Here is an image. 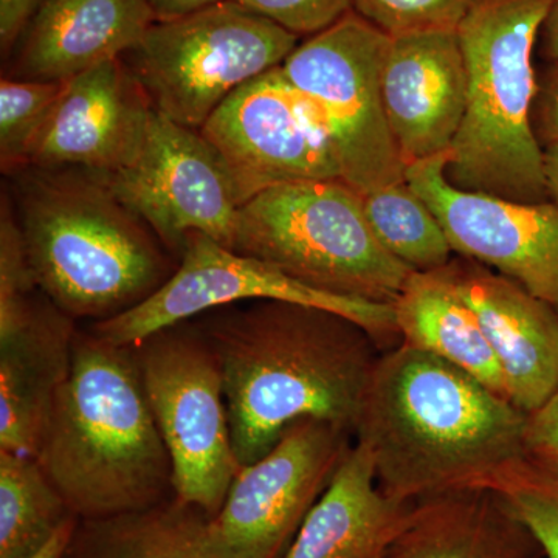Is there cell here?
Returning <instances> with one entry per match:
<instances>
[{"label":"cell","mask_w":558,"mask_h":558,"mask_svg":"<svg viewBox=\"0 0 558 558\" xmlns=\"http://www.w3.org/2000/svg\"><path fill=\"white\" fill-rule=\"evenodd\" d=\"M529 414L446 360L409 344L381 352L355 442L368 449L381 492L418 501L458 490L508 495L539 462Z\"/></svg>","instance_id":"obj_1"},{"label":"cell","mask_w":558,"mask_h":558,"mask_svg":"<svg viewBox=\"0 0 558 558\" xmlns=\"http://www.w3.org/2000/svg\"><path fill=\"white\" fill-rule=\"evenodd\" d=\"M222 373L241 468L293 424L330 422L354 436L381 349L354 319L307 304L245 301L193 318Z\"/></svg>","instance_id":"obj_2"},{"label":"cell","mask_w":558,"mask_h":558,"mask_svg":"<svg viewBox=\"0 0 558 558\" xmlns=\"http://www.w3.org/2000/svg\"><path fill=\"white\" fill-rule=\"evenodd\" d=\"M36 459L80 520L138 512L174 497L170 453L134 347L76 330L72 369Z\"/></svg>","instance_id":"obj_3"},{"label":"cell","mask_w":558,"mask_h":558,"mask_svg":"<svg viewBox=\"0 0 558 558\" xmlns=\"http://www.w3.org/2000/svg\"><path fill=\"white\" fill-rule=\"evenodd\" d=\"M10 179L33 278L75 322L124 314L178 270L170 250L101 180L39 168Z\"/></svg>","instance_id":"obj_4"},{"label":"cell","mask_w":558,"mask_h":558,"mask_svg":"<svg viewBox=\"0 0 558 558\" xmlns=\"http://www.w3.org/2000/svg\"><path fill=\"white\" fill-rule=\"evenodd\" d=\"M554 0H475L458 27L468 70L464 119L449 149L451 185L499 199L549 202L534 130L538 36Z\"/></svg>","instance_id":"obj_5"},{"label":"cell","mask_w":558,"mask_h":558,"mask_svg":"<svg viewBox=\"0 0 558 558\" xmlns=\"http://www.w3.org/2000/svg\"><path fill=\"white\" fill-rule=\"evenodd\" d=\"M233 252L318 292L376 304H395L413 274L377 241L362 194L341 179L286 183L242 204Z\"/></svg>","instance_id":"obj_6"},{"label":"cell","mask_w":558,"mask_h":558,"mask_svg":"<svg viewBox=\"0 0 558 558\" xmlns=\"http://www.w3.org/2000/svg\"><path fill=\"white\" fill-rule=\"evenodd\" d=\"M300 36L222 0L156 21L120 60L156 112L201 131L234 90L279 68Z\"/></svg>","instance_id":"obj_7"},{"label":"cell","mask_w":558,"mask_h":558,"mask_svg":"<svg viewBox=\"0 0 558 558\" xmlns=\"http://www.w3.org/2000/svg\"><path fill=\"white\" fill-rule=\"evenodd\" d=\"M389 36L351 11L299 44L281 72L328 135L341 180L368 193L405 182L381 100Z\"/></svg>","instance_id":"obj_8"},{"label":"cell","mask_w":558,"mask_h":558,"mask_svg":"<svg viewBox=\"0 0 558 558\" xmlns=\"http://www.w3.org/2000/svg\"><path fill=\"white\" fill-rule=\"evenodd\" d=\"M132 347L170 453L174 495L215 519L241 470L218 359L193 319L157 330Z\"/></svg>","instance_id":"obj_9"},{"label":"cell","mask_w":558,"mask_h":558,"mask_svg":"<svg viewBox=\"0 0 558 558\" xmlns=\"http://www.w3.org/2000/svg\"><path fill=\"white\" fill-rule=\"evenodd\" d=\"M258 300L337 312L368 330L381 352L402 343L392 304L318 292L269 264L223 247L202 233L186 238L178 270L148 300L117 317L94 323L89 329L117 347H132L157 330L197 318L216 307Z\"/></svg>","instance_id":"obj_10"},{"label":"cell","mask_w":558,"mask_h":558,"mask_svg":"<svg viewBox=\"0 0 558 558\" xmlns=\"http://www.w3.org/2000/svg\"><path fill=\"white\" fill-rule=\"evenodd\" d=\"M98 180L178 259L191 233L233 250L241 202L226 165L201 131L180 126L154 110L135 160Z\"/></svg>","instance_id":"obj_11"},{"label":"cell","mask_w":558,"mask_h":558,"mask_svg":"<svg viewBox=\"0 0 558 558\" xmlns=\"http://www.w3.org/2000/svg\"><path fill=\"white\" fill-rule=\"evenodd\" d=\"M347 429L306 418L241 468L213 527L234 558H282L351 442Z\"/></svg>","instance_id":"obj_12"},{"label":"cell","mask_w":558,"mask_h":558,"mask_svg":"<svg viewBox=\"0 0 558 558\" xmlns=\"http://www.w3.org/2000/svg\"><path fill=\"white\" fill-rule=\"evenodd\" d=\"M201 134L226 165L241 205L286 183L341 179L328 135L281 65L234 90Z\"/></svg>","instance_id":"obj_13"},{"label":"cell","mask_w":558,"mask_h":558,"mask_svg":"<svg viewBox=\"0 0 558 558\" xmlns=\"http://www.w3.org/2000/svg\"><path fill=\"white\" fill-rule=\"evenodd\" d=\"M449 153L411 163L407 183L446 230L454 255L519 282L558 312V207L472 193L446 178Z\"/></svg>","instance_id":"obj_14"},{"label":"cell","mask_w":558,"mask_h":558,"mask_svg":"<svg viewBox=\"0 0 558 558\" xmlns=\"http://www.w3.org/2000/svg\"><path fill=\"white\" fill-rule=\"evenodd\" d=\"M76 330L36 282L0 284V450L38 454L72 369Z\"/></svg>","instance_id":"obj_15"},{"label":"cell","mask_w":558,"mask_h":558,"mask_svg":"<svg viewBox=\"0 0 558 558\" xmlns=\"http://www.w3.org/2000/svg\"><path fill=\"white\" fill-rule=\"evenodd\" d=\"M153 112L120 58L102 62L68 81L27 168L109 178L138 156Z\"/></svg>","instance_id":"obj_16"},{"label":"cell","mask_w":558,"mask_h":558,"mask_svg":"<svg viewBox=\"0 0 558 558\" xmlns=\"http://www.w3.org/2000/svg\"><path fill=\"white\" fill-rule=\"evenodd\" d=\"M381 100L405 167L449 153L468 100V70L458 31L389 39Z\"/></svg>","instance_id":"obj_17"},{"label":"cell","mask_w":558,"mask_h":558,"mask_svg":"<svg viewBox=\"0 0 558 558\" xmlns=\"http://www.w3.org/2000/svg\"><path fill=\"white\" fill-rule=\"evenodd\" d=\"M446 269L478 318L508 399L531 416L558 389V312L476 260L454 256Z\"/></svg>","instance_id":"obj_18"},{"label":"cell","mask_w":558,"mask_h":558,"mask_svg":"<svg viewBox=\"0 0 558 558\" xmlns=\"http://www.w3.org/2000/svg\"><path fill=\"white\" fill-rule=\"evenodd\" d=\"M154 22L148 0H46L14 44L3 76L75 78L119 60Z\"/></svg>","instance_id":"obj_19"},{"label":"cell","mask_w":558,"mask_h":558,"mask_svg":"<svg viewBox=\"0 0 558 558\" xmlns=\"http://www.w3.org/2000/svg\"><path fill=\"white\" fill-rule=\"evenodd\" d=\"M414 502L387 497L368 449L354 442L282 558H387Z\"/></svg>","instance_id":"obj_20"},{"label":"cell","mask_w":558,"mask_h":558,"mask_svg":"<svg viewBox=\"0 0 558 558\" xmlns=\"http://www.w3.org/2000/svg\"><path fill=\"white\" fill-rule=\"evenodd\" d=\"M387 558H545L508 495L458 490L414 502Z\"/></svg>","instance_id":"obj_21"},{"label":"cell","mask_w":558,"mask_h":558,"mask_svg":"<svg viewBox=\"0 0 558 558\" xmlns=\"http://www.w3.org/2000/svg\"><path fill=\"white\" fill-rule=\"evenodd\" d=\"M392 306L402 343L446 360L508 399L501 369L478 318L446 267L413 271Z\"/></svg>","instance_id":"obj_22"},{"label":"cell","mask_w":558,"mask_h":558,"mask_svg":"<svg viewBox=\"0 0 558 558\" xmlns=\"http://www.w3.org/2000/svg\"><path fill=\"white\" fill-rule=\"evenodd\" d=\"M65 558H234L205 510L178 497L109 519L80 520Z\"/></svg>","instance_id":"obj_23"},{"label":"cell","mask_w":558,"mask_h":558,"mask_svg":"<svg viewBox=\"0 0 558 558\" xmlns=\"http://www.w3.org/2000/svg\"><path fill=\"white\" fill-rule=\"evenodd\" d=\"M72 517L38 459L0 450V558L31 557Z\"/></svg>","instance_id":"obj_24"},{"label":"cell","mask_w":558,"mask_h":558,"mask_svg":"<svg viewBox=\"0 0 558 558\" xmlns=\"http://www.w3.org/2000/svg\"><path fill=\"white\" fill-rule=\"evenodd\" d=\"M362 197L377 241L409 269H444L457 256L439 219L407 180L368 191Z\"/></svg>","instance_id":"obj_25"},{"label":"cell","mask_w":558,"mask_h":558,"mask_svg":"<svg viewBox=\"0 0 558 558\" xmlns=\"http://www.w3.org/2000/svg\"><path fill=\"white\" fill-rule=\"evenodd\" d=\"M68 81H0V168L5 175L28 167Z\"/></svg>","instance_id":"obj_26"},{"label":"cell","mask_w":558,"mask_h":558,"mask_svg":"<svg viewBox=\"0 0 558 558\" xmlns=\"http://www.w3.org/2000/svg\"><path fill=\"white\" fill-rule=\"evenodd\" d=\"M352 11L389 38L458 31L475 0H351Z\"/></svg>","instance_id":"obj_27"},{"label":"cell","mask_w":558,"mask_h":558,"mask_svg":"<svg viewBox=\"0 0 558 558\" xmlns=\"http://www.w3.org/2000/svg\"><path fill=\"white\" fill-rule=\"evenodd\" d=\"M508 497L537 538L545 558H558V470L539 462L535 475Z\"/></svg>","instance_id":"obj_28"},{"label":"cell","mask_w":558,"mask_h":558,"mask_svg":"<svg viewBox=\"0 0 558 558\" xmlns=\"http://www.w3.org/2000/svg\"><path fill=\"white\" fill-rule=\"evenodd\" d=\"M296 36L317 35L352 11L351 0H233Z\"/></svg>","instance_id":"obj_29"},{"label":"cell","mask_w":558,"mask_h":558,"mask_svg":"<svg viewBox=\"0 0 558 558\" xmlns=\"http://www.w3.org/2000/svg\"><path fill=\"white\" fill-rule=\"evenodd\" d=\"M527 439L532 454L558 470V389L542 409L529 416Z\"/></svg>","instance_id":"obj_30"},{"label":"cell","mask_w":558,"mask_h":558,"mask_svg":"<svg viewBox=\"0 0 558 558\" xmlns=\"http://www.w3.org/2000/svg\"><path fill=\"white\" fill-rule=\"evenodd\" d=\"M532 121L542 146L558 142V61L550 62L546 75L538 80Z\"/></svg>","instance_id":"obj_31"},{"label":"cell","mask_w":558,"mask_h":558,"mask_svg":"<svg viewBox=\"0 0 558 558\" xmlns=\"http://www.w3.org/2000/svg\"><path fill=\"white\" fill-rule=\"evenodd\" d=\"M44 2L46 0H0V49L3 60L9 58L28 21Z\"/></svg>","instance_id":"obj_32"},{"label":"cell","mask_w":558,"mask_h":558,"mask_svg":"<svg viewBox=\"0 0 558 558\" xmlns=\"http://www.w3.org/2000/svg\"><path fill=\"white\" fill-rule=\"evenodd\" d=\"M219 2L222 0H148L156 21L175 20Z\"/></svg>","instance_id":"obj_33"},{"label":"cell","mask_w":558,"mask_h":558,"mask_svg":"<svg viewBox=\"0 0 558 558\" xmlns=\"http://www.w3.org/2000/svg\"><path fill=\"white\" fill-rule=\"evenodd\" d=\"M78 521L80 519H76V517H72V519L65 521V523L58 529L57 534H54L43 548L36 550V553L32 554L28 558H65Z\"/></svg>","instance_id":"obj_34"},{"label":"cell","mask_w":558,"mask_h":558,"mask_svg":"<svg viewBox=\"0 0 558 558\" xmlns=\"http://www.w3.org/2000/svg\"><path fill=\"white\" fill-rule=\"evenodd\" d=\"M537 49L545 60L558 61V0H554L548 17L539 32Z\"/></svg>","instance_id":"obj_35"},{"label":"cell","mask_w":558,"mask_h":558,"mask_svg":"<svg viewBox=\"0 0 558 558\" xmlns=\"http://www.w3.org/2000/svg\"><path fill=\"white\" fill-rule=\"evenodd\" d=\"M543 159H545V179L549 202L558 207V142L543 146Z\"/></svg>","instance_id":"obj_36"}]
</instances>
